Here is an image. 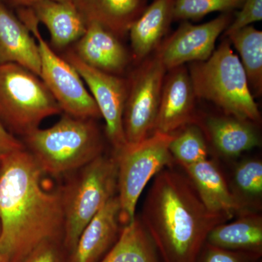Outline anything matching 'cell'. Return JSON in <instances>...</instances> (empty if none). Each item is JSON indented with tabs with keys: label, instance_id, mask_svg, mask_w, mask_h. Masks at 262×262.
<instances>
[{
	"label": "cell",
	"instance_id": "8",
	"mask_svg": "<svg viewBox=\"0 0 262 262\" xmlns=\"http://www.w3.org/2000/svg\"><path fill=\"white\" fill-rule=\"evenodd\" d=\"M17 14L37 40L40 56L39 77L59 105L62 113L75 117H101L94 98L75 67L58 55L41 35L31 8H18Z\"/></svg>",
	"mask_w": 262,
	"mask_h": 262
},
{
	"label": "cell",
	"instance_id": "24",
	"mask_svg": "<svg viewBox=\"0 0 262 262\" xmlns=\"http://www.w3.org/2000/svg\"><path fill=\"white\" fill-rule=\"evenodd\" d=\"M231 192L244 213H259L262 206V162L244 160L234 170Z\"/></svg>",
	"mask_w": 262,
	"mask_h": 262
},
{
	"label": "cell",
	"instance_id": "16",
	"mask_svg": "<svg viewBox=\"0 0 262 262\" xmlns=\"http://www.w3.org/2000/svg\"><path fill=\"white\" fill-rule=\"evenodd\" d=\"M208 211L229 220L244 213L216 164L207 159L182 167Z\"/></svg>",
	"mask_w": 262,
	"mask_h": 262
},
{
	"label": "cell",
	"instance_id": "1",
	"mask_svg": "<svg viewBox=\"0 0 262 262\" xmlns=\"http://www.w3.org/2000/svg\"><path fill=\"white\" fill-rule=\"evenodd\" d=\"M46 175L25 149L3 155L0 163V251L20 262L47 241H63L61 188L45 185Z\"/></svg>",
	"mask_w": 262,
	"mask_h": 262
},
{
	"label": "cell",
	"instance_id": "18",
	"mask_svg": "<svg viewBox=\"0 0 262 262\" xmlns=\"http://www.w3.org/2000/svg\"><path fill=\"white\" fill-rule=\"evenodd\" d=\"M173 21V0H154L129 29L131 58L139 64L157 51Z\"/></svg>",
	"mask_w": 262,
	"mask_h": 262
},
{
	"label": "cell",
	"instance_id": "5",
	"mask_svg": "<svg viewBox=\"0 0 262 262\" xmlns=\"http://www.w3.org/2000/svg\"><path fill=\"white\" fill-rule=\"evenodd\" d=\"M61 191L64 215L63 244L69 254L84 227L117 195V162L115 154L100 155L70 174Z\"/></svg>",
	"mask_w": 262,
	"mask_h": 262
},
{
	"label": "cell",
	"instance_id": "26",
	"mask_svg": "<svg viewBox=\"0 0 262 262\" xmlns=\"http://www.w3.org/2000/svg\"><path fill=\"white\" fill-rule=\"evenodd\" d=\"M244 0H173V20H199L214 12L232 13Z\"/></svg>",
	"mask_w": 262,
	"mask_h": 262
},
{
	"label": "cell",
	"instance_id": "7",
	"mask_svg": "<svg viewBox=\"0 0 262 262\" xmlns=\"http://www.w3.org/2000/svg\"><path fill=\"white\" fill-rule=\"evenodd\" d=\"M173 134L155 132L134 144L127 143L113 151L117 162V198L120 222L123 226L134 220L136 206L148 183L174 163L169 150Z\"/></svg>",
	"mask_w": 262,
	"mask_h": 262
},
{
	"label": "cell",
	"instance_id": "22",
	"mask_svg": "<svg viewBox=\"0 0 262 262\" xmlns=\"http://www.w3.org/2000/svg\"><path fill=\"white\" fill-rule=\"evenodd\" d=\"M154 242L139 217L123 226L115 244L99 262H160Z\"/></svg>",
	"mask_w": 262,
	"mask_h": 262
},
{
	"label": "cell",
	"instance_id": "25",
	"mask_svg": "<svg viewBox=\"0 0 262 262\" xmlns=\"http://www.w3.org/2000/svg\"><path fill=\"white\" fill-rule=\"evenodd\" d=\"M169 150L174 162L182 167L208 159L209 153L206 136L196 122L187 124L174 133Z\"/></svg>",
	"mask_w": 262,
	"mask_h": 262
},
{
	"label": "cell",
	"instance_id": "17",
	"mask_svg": "<svg viewBox=\"0 0 262 262\" xmlns=\"http://www.w3.org/2000/svg\"><path fill=\"white\" fill-rule=\"evenodd\" d=\"M198 124L213 149L225 158H236L261 144L254 122L224 115L207 116Z\"/></svg>",
	"mask_w": 262,
	"mask_h": 262
},
{
	"label": "cell",
	"instance_id": "21",
	"mask_svg": "<svg viewBox=\"0 0 262 262\" xmlns=\"http://www.w3.org/2000/svg\"><path fill=\"white\" fill-rule=\"evenodd\" d=\"M207 244L216 247L262 255V216L256 212H246L233 222L215 226L208 234Z\"/></svg>",
	"mask_w": 262,
	"mask_h": 262
},
{
	"label": "cell",
	"instance_id": "9",
	"mask_svg": "<svg viewBox=\"0 0 262 262\" xmlns=\"http://www.w3.org/2000/svg\"><path fill=\"white\" fill-rule=\"evenodd\" d=\"M167 72L159 57L154 53L137 64L127 78L123 128L128 144L139 142L155 133Z\"/></svg>",
	"mask_w": 262,
	"mask_h": 262
},
{
	"label": "cell",
	"instance_id": "6",
	"mask_svg": "<svg viewBox=\"0 0 262 262\" xmlns=\"http://www.w3.org/2000/svg\"><path fill=\"white\" fill-rule=\"evenodd\" d=\"M61 113L39 76L15 63L0 64V124L10 134L22 139Z\"/></svg>",
	"mask_w": 262,
	"mask_h": 262
},
{
	"label": "cell",
	"instance_id": "11",
	"mask_svg": "<svg viewBox=\"0 0 262 262\" xmlns=\"http://www.w3.org/2000/svg\"><path fill=\"white\" fill-rule=\"evenodd\" d=\"M232 13H222L210 21L194 25L183 21L155 52L167 71L187 63L205 61L215 51V42L232 22Z\"/></svg>",
	"mask_w": 262,
	"mask_h": 262
},
{
	"label": "cell",
	"instance_id": "3",
	"mask_svg": "<svg viewBox=\"0 0 262 262\" xmlns=\"http://www.w3.org/2000/svg\"><path fill=\"white\" fill-rule=\"evenodd\" d=\"M96 120L63 113L53 126L39 127L20 141L46 175H70L103 154L104 141Z\"/></svg>",
	"mask_w": 262,
	"mask_h": 262
},
{
	"label": "cell",
	"instance_id": "10",
	"mask_svg": "<svg viewBox=\"0 0 262 262\" xmlns=\"http://www.w3.org/2000/svg\"><path fill=\"white\" fill-rule=\"evenodd\" d=\"M62 56L80 74L104 120L106 139L113 146V151H118L127 144L123 128V113L128 89L127 78L85 64L70 48L66 50Z\"/></svg>",
	"mask_w": 262,
	"mask_h": 262
},
{
	"label": "cell",
	"instance_id": "34",
	"mask_svg": "<svg viewBox=\"0 0 262 262\" xmlns=\"http://www.w3.org/2000/svg\"><path fill=\"white\" fill-rule=\"evenodd\" d=\"M0 1H2V2H3V0H0Z\"/></svg>",
	"mask_w": 262,
	"mask_h": 262
},
{
	"label": "cell",
	"instance_id": "13",
	"mask_svg": "<svg viewBox=\"0 0 262 262\" xmlns=\"http://www.w3.org/2000/svg\"><path fill=\"white\" fill-rule=\"evenodd\" d=\"M70 48L85 64L112 75L122 76L132 61L121 39L96 23L88 24L83 35Z\"/></svg>",
	"mask_w": 262,
	"mask_h": 262
},
{
	"label": "cell",
	"instance_id": "12",
	"mask_svg": "<svg viewBox=\"0 0 262 262\" xmlns=\"http://www.w3.org/2000/svg\"><path fill=\"white\" fill-rule=\"evenodd\" d=\"M196 95L185 66L168 71L164 80L155 132L173 134L195 122Z\"/></svg>",
	"mask_w": 262,
	"mask_h": 262
},
{
	"label": "cell",
	"instance_id": "15",
	"mask_svg": "<svg viewBox=\"0 0 262 262\" xmlns=\"http://www.w3.org/2000/svg\"><path fill=\"white\" fill-rule=\"evenodd\" d=\"M15 63L39 76L40 56L37 40L28 29L0 1V64Z\"/></svg>",
	"mask_w": 262,
	"mask_h": 262
},
{
	"label": "cell",
	"instance_id": "30",
	"mask_svg": "<svg viewBox=\"0 0 262 262\" xmlns=\"http://www.w3.org/2000/svg\"><path fill=\"white\" fill-rule=\"evenodd\" d=\"M24 149L22 141L15 136L10 134L0 124V155H5Z\"/></svg>",
	"mask_w": 262,
	"mask_h": 262
},
{
	"label": "cell",
	"instance_id": "28",
	"mask_svg": "<svg viewBox=\"0 0 262 262\" xmlns=\"http://www.w3.org/2000/svg\"><path fill=\"white\" fill-rule=\"evenodd\" d=\"M68 255L63 241H47L34 248L20 262H68Z\"/></svg>",
	"mask_w": 262,
	"mask_h": 262
},
{
	"label": "cell",
	"instance_id": "20",
	"mask_svg": "<svg viewBox=\"0 0 262 262\" xmlns=\"http://www.w3.org/2000/svg\"><path fill=\"white\" fill-rule=\"evenodd\" d=\"M38 23L47 27L51 35V48L66 51L85 32L87 24L73 3L43 0L30 7Z\"/></svg>",
	"mask_w": 262,
	"mask_h": 262
},
{
	"label": "cell",
	"instance_id": "23",
	"mask_svg": "<svg viewBox=\"0 0 262 262\" xmlns=\"http://www.w3.org/2000/svg\"><path fill=\"white\" fill-rule=\"evenodd\" d=\"M226 37L238 53L253 96H260L262 92L261 31L251 25Z\"/></svg>",
	"mask_w": 262,
	"mask_h": 262
},
{
	"label": "cell",
	"instance_id": "14",
	"mask_svg": "<svg viewBox=\"0 0 262 262\" xmlns=\"http://www.w3.org/2000/svg\"><path fill=\"white\" fill-rule=\"evenodd\" d=\"M117 195L112 198L84 227L68 262H99L118 239L122 228Z\"/></svg>",
	"mask_w": 262,
	"mask_h": 262
},
{
	"label": "cell",
	"instance_id": "32",
	"mask_svg": "<svg viewBox=\"0 0 262 262\" xmlns=\"http://www.w3.org/2000/svg\"><path fill=\"white\" fill-rule=\"evenodd\" d=\"M0 262H10L6 255L2 252L1 251H0Z\"/></svg>",
	"mask_w": 262,
	"mask_h": 262
},
{
	"label": "cell",
	"instance_id": "33",
	"mask_svg": "<svg viewBox=\"0 0 262 262\" xmlns=\"http://www.w3.org/2000/svg\"><path fill=\"white\" fill-rule=\"evenodd\" d=\"M3 155H0V163H1L2 158H3Z\"/></svg>",
	"mask_w": 262,
	"mask_h": 262
},
{
	"label": "cell",
	"instance_id": "29",
	"mask_svg": "<svg viewBox=\"0 0 262 262\" xmlns=\"http://www.w3.org/2000/svg\"><path fill=\"white\" fill-rule=\"evenodd\" d=\"M239 8L241 10L236 13L235 17L224 32L225 37L230 33L262 20V0H244Z\"/></svg>",
	"mask_w": 262,
	"mask_h": 262
},
{
	"label": "cell",
	"instance_id": "4",
	"mask_svg": "<svg viewBox=\"0 0 262 262\" xmlns=\"http://www.w3.org/2000/svg\"><path fill=\"white\" fill-rule=\"evenodd\" d=\"M188 70L196 98L213 103L224 115L259 122L261 115L247 76L228 39L208 60L191 63Z\"/></svg>",
	"mask_w": 262,
	"mask_h": 262
},
{
	"label": "cell",
	"instance_id": "19",
	"mask_svg": "<svg viewBox=\"0 0 262 262\" xmlns=\"http://www.w3.org/2000/svg\"><path fill=\"white\" fill-rule=\"evenodd\" d=\"M86 24L96 23L120 39L148 5V0H72Z\"/></svg>",
	"mask_w": 262,
	"mask_h": 262
},
{
	"label": "cell",
	"instance_id": "2",
	"mask_svg": "<svg viewBox=\"0 0 262 262\" xmlns=\"http://www.w3.org/2000/svg\"><path fill=\"white\" fill-rule=\"evenodd\" d=\"M139 218L163 262H196L212 229L229 221L208 211L187 175L171 168L153 179Z\"/></svg>",
	"mask_w": 262,
	"mask_h": 262
},
{
	"label": "cell",
	"instance_id": "27",
	"mask_svg": "<svg viewBox=\"0 0 262 262\" xmlns=\"http://www.w3.org/2000/svg\"><path fill=\"white\" fill-rule=\"evenodd\" d=\"M261 257L253 253L230 251L206 243L196 262H258Z\"/></svg>",
	"mask_w": 262,
	"mask_h": 262
},
{
	"label": "cell",
	"instance_id": "31",
	"mask_svg": "<svg viewBox=\"0 0 262 262\" xmlns=\"http://www.w3.org/2000/svg\"><path fill=\"white\" fill-rule=\"evenodd\" d=\"M8 3L12 7L17 8H30L33 5L43 0H8ZM53 1L60 2V3H71L72 0H53Z\"/></svg>",
	"mask_w": 262,
	"mask_h": 262
}]
</instances>
